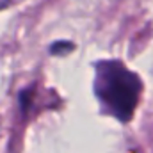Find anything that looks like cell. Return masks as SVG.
I'll list each match as a JSON object with an SVG mask.
<instances>
[{
    "instance_id": "cell-1",
    "label": "cell",
    "mask_w": 153,
    "mask_h": 153,
    "mask_svg": "<svg viewBox=\"0 0 153 153\" xmlns=\"http://www.w3.org/2000/svg\"><path fill=\"white\" fill-rule=\"evenodd\" d=\"M141 80L119 61L96 64L94 94L107 114L126 123L132 119L141 96Z\"/></svg>"
},
{
    "instance_id": "cell-2",
    "label": "cell",
    "mask_w": 153,
    "mask_h": 153,
    "mask_svg": "<svg viewBox=\"0 0 153 153\" xmlns=\"http://www.w3.org/2000/svg\"><path fill=\"white\" fill-rule=\"evenodd\" d=\"M7 2H9V0H0V9H2V7H4V5L7 4Z\"/></svg>"
}]
</instances>
